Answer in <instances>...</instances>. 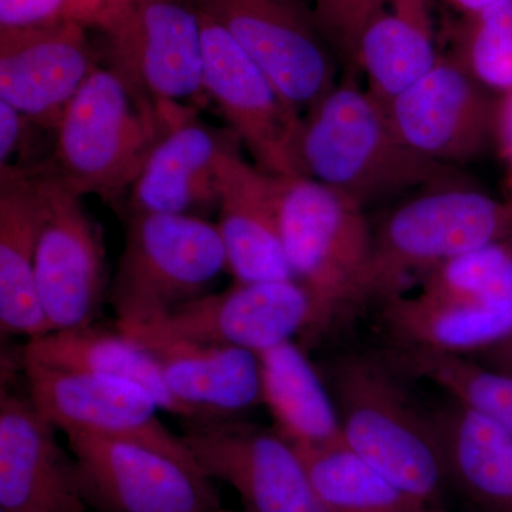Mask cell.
I'll return each mask as SVG.
<instances>
[{
  "mask_svg": "<svg viewBox=\"0 0 512 512\" xmlns=\"http://www.w3.org/2000/svg\"><path fill=\"white\" fill-rule=\"evenodd\" d=\"M299 158L305 177L343 192L365 210L409 192L466 183L454 165L407 147L386 107L350 79L336 83L303 114Z\"/></svg>",
  "mask_w": 512,
  "mask_h": 512,
  "instance_id": "obj_1",
  "label": "cell"
},
{
  "mask_svg": "<svg viewBox=\"0 0 512 512\" xmlns=\"http://www.w3.org/2000/svg\"><path fill=\"white\" fill-rule=\"evenodd\" d=\"M171 124L111 67L99 66L63 111L37 170L67 190L114 204Z\"/></svg>",
  "mask_w": 512,
  "mask_h": 512,
  "instance_id": "obj_2",
  "label": "cell"
},
{
  "mask_svg": "<svg viewBox=\"0 0 512 512\" xmlns=\"http://www.w3.org/2000/svg\"><path fill=\"white\" fill-rule=\"evenodd\" d=\"M332 389L343 441L404 494L436 504L448 473L433 416L420 412L393 373L370 356L340 357Z\"/></svg>",
  "mask_w": 512,
  "mask_h": 512,
  "instance_id": "obj_3",
  "label": "cell"
},
{
  "mask_svg": "<svg viewBox=\"0 0 512 512\" xmlns=\"http://www.w3.org/2000/svg\"><path fill=\"white\" fill-rule=\"evenodd\" d=\"M512 244V202L470 183L417 192L373 229V251L357 308L403 295L414 274H429L457 256Z\"/></svg>",
  "mask_w": 512,
  "mask_h": 512,
  "instance_id": "obj_4",
  "label": "cell"
},
{
  "mask_svg": "<svg viewBox=\"0 0 512 512\" xmlns=\"http://www.w3.org/2000/svg\"><path fill=\"white\" fill-rule=\"evenodd\" d=\"M279 224L293 279L311 293L316 333L357 309L373 251L365 208L309 177H281Z\"/></svg>",
  "mask_w": 512,
  "mask_h": 512,
  "instance_id": "obj_5",
  "label": "cell"
},
{
  "mask_svg": "<svg viewBox=\"0 0 512 512\" xmlns=\"http://www.w3.org/2000/svg\"><path fill=\"white\" fill-rule=\"evenodd\" d=\"M224 271L227 254L214 222L128 212L123 252L109 289L117 328L157 322L205 295Z\"/></svg>",
  "mask_w": 512,
  "mask_h": 512,
  "instance_id": "obj_6",
  "label": "cell"
},
{
  "mask_svg": "<svg viewBox=\"0 0 512 512\" xmlns=\"http://www.w3.org/2000/svg\"><path fill=\"white\" fill-rule=\"evenodd\" d=\"M109 67L168 123L210 103L197 0H137L107 16Z\"/></svg>",
  "mask_w": 512,
  "mask_h": 512,
  "instance_id": "obj_7",
  "label": "cell"
},
{
  "mask_svg": "<svg viewBox=\"0 0 512 512\" xmlns=\"http://www.w3.org/2000/svg\"><path fill=\"white\" fill-rule=\"evenodd\" d=\"M93 512H221L220 495L192 454L109 437L67 436Z\"/></svg>",
  "mask_w": 512,
  "mask_h": 512,
  "instance_id": "obj_8",
  "label": "cell"
},
{
  "mask_svg": "<svg viewBox=\"0 0 512 512\" xmlns=\"http://www.w3.org/2000/svg\"><path fill=\"white\" fill-rule=\"evenodd\" d=\"M40 198L36 281L52 330L96 323L107 295L106 244L82 195L35 170Z\"/></svg>",
  "mask_w": 512,
  "mask_h": 512,
  "instance_id": "obj_9",
  "label": "cell"
},
{
  "mask_svg": "<svg viewBox=\"0 0 512 512\" xmlns=\"http://www.w3.org/2000/svg\"><path fill=\"white\" fill-rule=\"evenodd\" d=\"M201 15L208 100L261 170L276 177H301L302 114L220 23L202 10Z\"/></svg>",
  "mask_w": 512,
  "mask_h": 512,
  "instance_id": "obj_10",
  "label": "cell"
},
{
  "mask_svg": "<svg viewBox=\"0 0 512 512\" xmlns=\"http://www.w3.org/2000/svg\"><path fill=\"white\" fill-rule=\"evenodd\" d=\"M205 474L231 485L247 512H329L296 447L275 429L238 419L188 421L181 434Z\"/></svg>",
  "mask_w": 512,
  "mask_h": 512,
  "instance_id": "obj_11",
  "label": "cell"
},
{
  "mask_svg": "<svg viewBox=\"0 0 512 512\" xmlns=\"http://www.w3.org/2000/svg\"><path fill=\"white\" fill-rule=\"evenodd\" d=\"M282 97L305 114L335 87V66L315 19L288 0H197Z\"/></svg>",
  "mask_w": 512,
  "mask_h": 512,
  "instance_id": "obj_12",
  "label": "cell"
},
{
  "mask_svg": "<svg viewBox=\"0 0 512 512\" xmlns=\"http://www.w3.org/2000/svg\"><path fill=\"white\" fill-rule=\"evenodd\" d=\"M318 311L311 293L295 279L235 282L218 293H205L157 322L136 328L170 338L234 346L259 353L315 335Z\"/></svg>",
  "mask_w": 512,
  "mask_h": 512,
  "instance_id": "obj_13",
  "label": "cell"
},
{
  "mask_svg": "<svg viewBox=\"0 0 512 512\" xmlns=\"http://www.w3.org/2000/svg\"><path fill=\"white\" fill-rule=\"evenodd\" d=\"M28 396L40 413L67 436L141 441L191 454L183 437L161 420L153 394L126 379L70 372L23 362Z\"/></svg>",
  "mask_w": 512,
  "mask_h": 512,
  "instance_id": "obj_14",
  "label": "cell"
},
{
  "mask_svg": "<svg viewBox=\"0 0 512 512\" xmlns=\"http://www.w3.org/2000/svg\"><path fill=\"white\" fill-rule=\"evenodd\" d=\"M386 111L397 137L437 163L466 164L494 141L497 103L451 55L440 56Z\"/></svg>",
  "mask_w": 512,
  "mask_h": 512,
  "instance_id": "obj_15",
  "label": "cell"
},
{
  "mask_svg": "<svg viewBox=\"0 0 512 512\" xmlns=\"http://www.w3.org/2000/svg\"><path fill=\"white\" fill-rule=\"evenodd\" d=\"M99 66L84 26L0 29V100L47 131Z\"/></svg>",
  "mask_w": 512,
  "mask_h": 512,
  "instance_id": "obj_16",
  "label": "cell"
},
{
  "mask_svg": "<svg viewBox=\"0 0 512 512\" xmlns=\"http://www.w3.org/2000/svg\"><path fill=\"white\" fill-rule=\"evenodd\" d=\"M30 397L2 390L0 511L90 512L72 451Z\"/></svg>",
  "mask_w": 512,
  "mask_h": 512,
  "instance_id": "obj_17",
  "label": "cell"
},
{
  "mask_svg": "<svg viewBox=\"0 0 512 512\" xmlns=\"http://www.w3.org/2000/svg\"><path fill=\"white\" fill-rule=\"evenodd\" d=\"M241 146L228 127H212L198 113L175 121L131 185L128 212L205 218L218 211L225 161Z\"/></svg>",
  "mask_w": 512,
  "mask_h": 512,
  "instance_id": "obj_18",
  "label": "cell"
},
{
  "mask_svg": "<svg viewBox=\"0 0 512 512\" xmlns=\"http://www.w3.org/2000/svg\"><path fill=\"white\" fill-rule=\"evenodd\" d=\"M120 330L156 360L187 421L237 419L261 406V360L251 350L170 338L144 329Z\"/></svg>",
  "mask_w": 512,
  "mask_h": 512,
  "instance_id": "obj_19",
  "label": "cell"
},
{
  "mask_svg": "<svg viewBox=\"0 0 512 512\" xmlns=\"http://www.w3.org/2000/svg\"><path fill=\"white\" fill-rule=\"evenodd\" d=\"M239 150L225 161L215 222L228 272L235 282L293 279L279 224L281 177L249 163Z\"/></svg>",
  "mask_w": 512,
  "mask_h": 512,
  "instance_id": "obj_20",
  "label": "cell"
},
{
  "mask_svg": "<svg viewBox=\"0 0 512 512\" xmlns=\"http://www.w3.org/2000/svg\"><path fill=\"white\" fill-rule=\"evenodd\" d=\"M40 198L33 171L0 170V332L29 340L52 332L36 281Z\"/></svg>",
  "mask_w": 512,
  "mask_h": 512,
  "instance_id": "obj_21",
  "label": "cell"
},
{
  "mask_svg": "<svg viewBox=\"0 0 512 512\" xmlns=\"http://www.w3.org/2000/svg\"><path fill=\"white\" fill-rule=\"evenodd\" d=\"M448 483L481 512H512V436L451 399L431 413Z\"/></svg>",
  "mask_w": 512,
  "mask_h": 512,
  "instance_id": "obj_22",
  "label": "cell"
},
{
  "mask_svg": "<svg viewBox=\"0 0 512 512\" xmlns=\"http://www.w3.org/2000/svg\"><path fill=\"white\" fill-rule=\"evenodd\" d=\"M439 59L433 0H389L360 37L356 66L365 73L367 90L386 107Z\"/></svg>",
  "mask_w": 512,
  "mask_h": 512,
  "instance_id": "obj_23",
  "label": "cell"
},
{
  "mask_svg": "<svg viewBox=\"0 0 512 512\" xmlns=\"http://www.w3.org/2000/svg\"><path fill=\"white\" fill-rule=\"evenodd\" d=\"M258 356L262 404L275 421L274 429L296 448L326 447L343 441L333 394L301 346L291 340Z\"/></svg>",
  "mask_w": 512,
  "mask_h": 512,
  "instance_id": "obj_24",
  "label": "cell"
},
{
  "mask_svg": "<svg viewBox=\"0 0 512 512\" xmlns=\"http://www.w3.org/2000/svg\"><path fill=\"white\" fill-rule=\"evenodd\" d=\"M23 362L90 373V375L126 379L153 394L163 412L187 420L183 407L164 383L156 360L136 340L96 323L82 328L52 330L40 338L28 340Z\"/></svg>",
  "mask_w": 512,
  "mask_h": 512,
  "instance_id": "obj_25",
  "label": "cell"
},
{
  "mask_svg": "<svg viewBox=\"0 0 512 512\" xmlns=\"http://www.w3.org/2000/svg\"><path fill=\"white\" fill-rule=\"evenodd\" d=\"M383 319L403 349L466 356L512 333V311H490L416 293L382 303Z\"/></svg>",
  "mask_w": 512,
  "mask_h": 512,
  "instance_id": "obj_26",
  "label": "cell"
},
{
  "mask_svg": "<svg viewBox=\"0 0 512 512\" xmlns=\"http://www.w3.org/2000/svg\"><path fill=\"white\" fill-rule=\"evenodd\" d=\"M296 450L329 512H417L427 505L400 491L345 441Z\"/></svg>",
  "mask_w": 512,
  "mask_h": 512,
  "instance_id": "obj_27",
  "label": "cell"
},
{
  "mask_svg": "<svg viewBox=\"0 0 512 512\" xmlns=\"http://www.w3.org/2000/svg\"><path fill=\"white\" fill-rule=\"evenodd\" d=\"M402 363L512 436V375L466 356L404 349Z\"/></svg>",
  "mask_w": 512,
  "mask_h": 512,
  "instance_id": "obj_28",
  "label": "cell"
},
{
  "mask_svg": "<svg viewBox=\"0 0 512 512\" xmlns=\"http://www.w3.org/2000/svg\"><path fill=\"white\" fill-rule=\"evenodd\" d=\"M421 295L490 311H512V244L457 256L424 275Z\"/></svg>",
  "mask_w": 512,
  "mask_h": 512,
  "instance_id": "obj_29",
  "label": "cell"
},
{
  "mask_svg": "<svg viewBox=\"0 0 512 512\" xmlns=\"http://www.w3.org/2000/svg\"><path fill=\"white\" fill-rule=\"evenodd\" d=\"M454 52L466 72L488 92L512 90V0H498L461 16L453 29Z\"/></svg>",
  "mask_w": 512,
  "mask_h": 512,
  "instance_id": "obj_30",
  "label": "cell"
},
{
  "mask_svg": "<svg viewBox=\"0 0 512 512\" xmlns=\"http://www.w3.org/2000/svg\"><path fill=\"white\" fill-rule=\"evenodd\" d=\"M107 16V0H0V29L56 25L100 29Z\"/></svg>",
  "mask_w": 512,
  "mask_h": 512,
  "instance_id": "obj_31",
  "label": "cell"
},
{
  "mask_svg": "<svg viewBox=\"0 0 512 512\" xmlns=\"http://www.w3.org/2000/svg\"><path fill=\"white\" fill-rule=\"evenodd\" d=\"M389 0H315L313 19L320 32L356 64L360 37Z\"/></svg>",
  "mask_w": 512,
  "mask_h": 512,
  "instance_id": "obj_32",
  "label": "cell"
},
{
  "mask_svg": "<svg viewBox=\"0 0 512 512\" xmlns=\"http://www.w3.org/2000/svg\"><path fill=\"white\" fill-rule=\"evenodd\" d=\"M45 130L0 100V170L32 171L33 134ZM47 131V130H45Z\"/></svg>",
  "mask_w": 512,
  "mask_h": 512,
  "instance_id": "obj_33",
  "label": "cell"
},
{
  "mask_svg": "<svg viewBox=\"0 0 512 512\" xmlns=\"http://www.w3.org/2000/svg\"><path fill=\"white\" fill-rule=\"evenodd\" d=\"M494 143L504 167L505 200L512 202V90L497 101Z\"/></svg>",
  "mask_w": 512,
  "mask_h": 512,
  "instance_id": "obj_34",
  "label": "cell"
},
{
  "mask_svg": "<svg viewBox=\"0 0 512 512\" xmlns=\"http://www.w3.org/2000/svg\"><path fill=\"white\" fill-rule=\"evenodd\" d=\"M478 355L483 357V365L512 375V333Z\"/></svg>",
  "mask_w": 512,
  "mask_h": 512,
  "instance_id": "obj_35",
  "label": "cell"
},
{
  "mask_svg": "<svg viewBox=\"0 0 512 512\" xmlns=\"http://www.w3.org/2000/svg\"><path fill=\"white\" fill-rule=\"evenodd\" d=\"M450 8L460 13V16L471 15L480 12L488 6L494 5L498 0H444Z\"/></svg>",
  "mask_w": 512,
  "mask_h": 512,
  "instance_id": "obj_36",
  "label": "cell"
},
{
  "mask_svg": "<svg viewBox=\"0 0 512 512\" xmlns=\"http://www.w3.org/2000/svg\"><path fill=\"white\" fill-rule=\"evenodd\" d=\"M137 2V0H107V5H109V15L110 13L117 12V10L126 8V6L131 5V3Z\"/></svg>",
  "mask_w": 512,
  "mask_h": 512,
  "instance_id": "obj_37",
  "label": "cell"
},
{
  "mask_svg": "<svg viewBox=\"0 0 512 512\" xmlns=\"http://www.w3.org/2000/svg\"><path fill=\"white\" fill-rule=\"evenodd\" d=\"M417 512H441L440 510H437L434 505H426V507L420 508Z\"/></svg>",
  "mask_w": 512,
  "mask_h": 512,
  "instance_id": "obj_38",
  "label": "cell"
},
{
  "mask_svg": "<svg viewBox=\"0 0 512 512\" xmlns=\"http://www.w3.org/2000/svg\"><path fill=\"white\" fill-rule=\"evenodd\" d=\"M221 512H235V511L222 510ZM244 512H247V511H244Z\"/></svg>",
  "mask_w": 512,
  "mask_h": 512,
  "instance_id": "obj_39",
  "label": "cell"
},
{
  "mask_svg": "<svg viewBox=\"0 0 512 512\" xmlns=\"http://www.w3.org/2000/svg\"><path fill=\"white\" fill-rule=\"evenodd\" d=\"M90 512H93V511H90Z\"/></svg>",
  "mask_w": 512,
  "mask_h": 512,
  "instance_id": "obj_40",
  "label": "cell"
},
{
  "mask_svg": "<svg viewBox=\"0 0 512 512\" xmlns=\"http://www.w3.org/2000/svg\"><path fill=\"white\" fill-rule=\"evenodd\" d=\"M0 512H2V511H0Z\"/></svg>",
  "mask_w": 512,
  "mask_h": 512,
  "instance_id": "obj_41",
  "label": "cell"
}]
</instances>
